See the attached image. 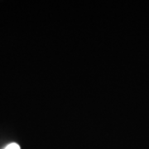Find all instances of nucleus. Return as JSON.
Segmentation results:
<instances>
[{
	"instance_id": "obj_1",
	"label": "nucleus",
	"mask_w": 149,
	"mask_h": 149,
	"mask_svg": "<svg viewBox=\"0 0 149 149\" xmlns=\"http://www.w3.org/2000/svg\"><path fill=\"white\" fill-rule=\"evenodd\" d=\"M3 149H21L20 148V146L18 144L15 143H13L8 144L6 148Z\"/></svg>"
}]
</instances>
